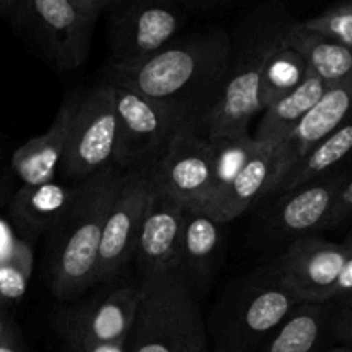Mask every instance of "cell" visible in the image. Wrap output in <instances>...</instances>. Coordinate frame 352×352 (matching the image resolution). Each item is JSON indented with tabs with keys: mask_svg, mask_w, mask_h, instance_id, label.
I'll return each mask as SVG.
<instances>
[{
	"mask_svg": "<svg viewBox=\"0 0 352 352\" xmlns=\"http://www.w3.org/2000/svg\"><path fill=\"white\" fill-rule=\"evenodd\" d=\"M229 60V33L213 30L174 40L133 64L110 65L107 81L160 103L201 134L222 93Z\"/></svg>",
	"mask_w": 352,
	"mask_h": 352,
	"instance_id": "1",
	"label": "cell"
},
{
	"mask_svg": "<svg viewBox=\"0 0 352 352\" xmlns=\"http://www.w3.org/2000/svg\"><path fill=\"white\" fill-rule=\"evenodd\" d=\"M292 23L282 3H265L237 24L230 36V60L222 93L201 131L206 140L250 133L251 120L263 113L260 103L263 69Z\"/></svg>",
	"mask_w": 352,
	"mask_h": 352,
	"instance_id": "2",
	"label": "cell"
},
{
	"mask_svg": "<svg viewBox=\"0 0 352 352\" xmlns=\"http://www.w3.org/2000/svg\"><path fill=\"white\" fill-rule=\"evenodd\" d=\"M122 177L124 172L110 165L79 182L71 210L52 232V291L62 301L95 285L107 213Z\"/></svg>",
	"mask_w": 352,
	"mask_h": 352,
	"instance_id": "3",
	"label": "cell"
},
{
	"mask_svg": "<svg viewBox=\"0 0 352 352\" xmlns=\"http://www.w3.org/2000/svg\"><path fill=\"white\" fill-rule=\"evenodd\" d=\"M206 344L201 311L179 267L144 275L126 352H203Z\"/></svg>",
	"mask_w": 352,
	"mask_h": 352,
	"instance_id": "4",
	"label": "cell"
},
{
	"mask_svg": "<svg viewBox=\"0 0 352 352\" xmlns=\"http://www.w3.org/2000/svg\"><path fill=\"white\" fill-rule=\"evenodd\" d=\"M112 0H10L3 14L14 30L57 71L88 60L96 24Z\"/></svg>",
	"mask_w": 352,
	"mask_h": 352,
	"instance_id": "5",
	"label": "cell"
},
{
	"mask_svg": "<svg viewBox=\"0 0 352 352\" xmlns=\"http://www.w3.org/2000/svg\"><path fill=\"white\" fill-rule=\"evenodd\" d=\"M113 88L117 136L112 165L124 174L153 172L186 126L160 103L122 86Z\"/></svg>",
	"mask_w": 352,
	"mask_h": 352,
	"instance_id": "6",
	"label": "cell"
},
{
	"mask_svg": "<svg viewBox=\"0 0 352 352\" xmlns=\"http://www.w3.org/2000/svg\"><path fill=\"white\" fill-rule=\"evenodd\" d=\"M117 136L116 88L105 81L74 96L71 126L60 172L65 182L79 184L113 160Z\"/></svg>",
	"mask_w": 352,
	"mask_h": 352,
	"instance_id": "7",
	"label": "cell"
},
{
	"mask_svg": "<svg viewBox=\"0 0 352 352\" xmlns=\"http://www.w3.org/2000/svg\"><path fill=\"white\" fill-rule=\"evenodd\" d=\"M107 14L112 65L157 54L179 36L189 16L177 0H112Z\"/></svg>",
	"mask_w": 352,
	"mask_h": 352,
	"instance_id": "8",
	"label": "cell"
},
{
	"mask_svg": "<svg viewBox=\"0 0 352 352\" xmlns=\"http://www.w3.org/2000/svg\"><path fill=\"white\" fill-rule=\"evenodd\" d=\"M299 305L275 268L261 275L241 291L230 323L220 333V352H258Z\"/></svg>",
	"mask_w": 352,
	"mask_h": 352,
	"instance_id": "9",
	"label": "cell"
},
{
	"mask_svg": "<svg viewBox=\"0 0 352 352\" xmlns=\"http://www.w3.org/2000/svg\"><path fill=\"white\" fill-rule=\"evenodd\" d=\"M153 191V172L124 174L107 213L95 284L116 278L134 258L141 220Z\"/></svg>",
	"mask_w": 352,
	"mask_h": 352,
	"instance_id": "10",
	"label": "cell"
},
{
	"mask_svg": "<svg viewBox=\"0 0 352 352\" xmlns=\"http://www.w3.org/2000/svg\"><path fill=\"white\" fill-rule=\"evenodd\" d=\"M140 302V285L124 284L82 305L65 308L57 329L65 347H91L124 342L133 327Z\"/></svg>",
	"mask_w": 352,
	"mask_h": 352,
	"instance_id": "11",
	"label": "cell"
},
{
	"mask_svg": "<svg viewBox=\"0 0 352 352\" xmlns=\"http://www.w3.org/2000/svg\"><path fill=\"white\" fill-rule=\"evenodd\" d=\"M347 256L349 246L346 243L305 236L287 248L275 270L299 302L327 305L333 301V289Z\"/></svg>",
	"mask_w": 352,
	"mask_h": 352,
	"instance_id": "12",
	"label": "cell"
},
{
	"mask_svg": "<svg viewBox=\"0 0 352 352\" xmlns=\"http://www.w3.org/2000/svg\"><path fill=\"white\" fill-rule=\"evenodd\" d=\"M352 119V74L329 86L325 95L275 148L274 177L268 195H277L289 172L329 134Z\"/></svg>",
	"mask_w": 352,
	"mask_h": 352,
	"instance_id": "13",
	"label": "cell"
},
{
	"mask_svg": "<svg viewBox=\"0 0 352 352\" xmlns=\"http://www.w3.org/2000/svg\"><path fill=\"white\" fill-rule=\"evenodd\" d=\"M155 188L189 210H201L212 192L210 143L195 129L179 131L167 155L153 170Z\"/></svg>",
	"mask_w": 352,
	"mask_h": 352,
	"instance_id": "14",
	"label": "cell"
},
{
	"mask_svg": "<svg viewBox=\"0 0 352 352\" xmlns=\"http://www.w3.org/2000/svg\"><path fill=\"white\" fill-rule=\"evenodd\" d=\"M188 210L182 203L164 195L157 188L151 192L134 251L138 268L143 277L153 272L177 267L182 227Z\"/></svg>",
	"mask_w": 352,
	"mask_h": 352,
	"instance_id": "15",
	"label": "cell"
},
{
	"mask_svg": "<svg viewBox=\"0 0 352 352\" xmlns=\"http://www.w3.org/2000/svg\"><path fill=\"white\" fill-rule=\"evenodd\" d=\"M349 175L336 172L330 177L284 192L275 205L274 229L282 237H305L323 229L329 213Z\"/></svg>",
	"mask_w": 352,
	"mask_h": 352,
	"instance_id": "16",
	"label": "cell"
},
{
	"mask_svg": "<svg viewBox=\"0 0 352 352\" xmlns=\"http://www.w3.org/2000/svg\"><path fill=\"white\" fill-rule=\"evenodd\" d=\"M275 148L260 143L236 179L203 205V212L215 222L227 223L243 215L258 199L267 198L274 177Z\"/></svg>",
	"mask_w": 352,
	"mask_h": 352,
	"instance_id": "17",
	"label": "cell"
},
{
	"mask_svg": "<svg viewBox=\"0 0 352 352\" xmlns=\"http://www.w3.org/2000/svg\"><path fill=\"white\" fill-rule=\"evenodd\" d=\"M72 107H74V96L64 102L52 126L45 133L31 138L14 151L10 165L23 186H36L55 181V175L64 158Z\"/></svg>",
	"mask_w": 352,
	"mask_h": 352,
	"instance_id": "18",
	"label": "cell"
},
{
	"mask_svg": "<svg viewBox=\"0 0 352 352\" xmlns=\"http://www.w3.org/2000/svg\"><path fill=\"white\" fill-rule=\"evenodd\" d=\"M78 184L50 181L36 186H23L14 196V220L30 234L54 232L74 203Z\"/></svg>",
	"mask_w": 352,
	"mask_h": 352,
	"instance_id": "19",
	"label": "cell"
},
{
	"mask_svg": "<svg viewBox=\"0 0 352 352\" xmlns=\"http://www.w3.org/2000/svg\"><path fill=\"white\" fill-rule=\"evenodd\" d=\"M282 45L298 52L306 62L308 74L316 76L327 85L352 74V48L308 30L302 23H292L285 30Z\"/></svg>",
	"mask_w": 352,
	"mask_h": 352,
	"instance_id": "20",
	"label": "cell"
},
{
	"mask_svg": "<svg viewBox=\"0 0 352 352\" xmlns=\"http://www.w3.org/2000/svg\"><path fill=\"white\" fill-rule=\"evenodd\" d=\"M329 86L330 85H327L316 76H306L305 81L291 95L265 110L253 136L254 140L258 143L278 146L308 116L309 110L320 102Z\"/></svg>",
	"mask_w": 352,
	"mask_h": 352,
	"instance_id": "21",
	"label": "cell"
},
{
	"mask_svg": "<svg viewBox=\"0 0 352 352\" xmlns=\"http://www.w3.org/2000/svg\"><path fill=\"white\" fill-rule=\"evenodd\" d=\"M352 155V119L320 141L280 184L278 192L292 191L333 175V170Z\"/></svg>",
	"mask_w": 352,
	"mask_h": 352,
	"instance_id": "22",
	"label": "cell"
},
{
	"mask_svg": "<svg viewBox=\"0 0 352 352\" xmlns=\"http://www.w3.org/2000/svg\"><path fill=\"white\" fill-rule=\"evenodd\" d=\"M222 246V223L215 222L203 210H188L182 227L177 267L188 278L201 277L215 260Z\"/></svg>",
	"mask_w": 352,
	"mask_h": 352,
	"instance_id": "23",
	"label": "cell"
},
{
	"mask_svg": "<svg viewBox=\"0 0 352 352\" xmlns=\"http://www.w3.org/2000/svg\"><path fill=\"white\" fill-rule=\"evenodd\" d=\"M330 313L327 305L301 302L258 352H316Z\"/></svg>",
	"mask_w": 352,
	"mask_h": 352,
	"instance_id": "24",
	"label": "cell"
},
{
	"mask_svg": "<svg viewBox=\"0 0 352 352\" xmlns=\"http://www.w3.org/2000/svg\"><path fill=\"white\" fill-rule=\"evenodd\" d=\"M306 76L308 67L301 55L282 43L278 45L268 57L261 76L260 103L263 112L268 107L291 95L305 81Z\"/></svg>",
	"mask_w": 352,
	"mask_h": 352,
	"instance_id": "25",
	"label": "cell"
},
{
	"mask_svg": "<svg viewBox=\"0 0 352 352\" xmlns=\"http://www.w3.org/2000/svg\"><path fill=\"white\" fill-rule=\"evenodd\" d=\"M210 158H212V192L208 199L230 184L250 162L256 148L260 146L250 133L227 134V136L208 140ZM206 199V201H208Z\"/></svg>",
	"mask_w": 352,
	"mask_h": 352,
	"instance_id": "26",
	"label": "cell"
},
{
	"mask_svg": "<svg viewBox=\"0 0 352 352\" xmlns=\"http://www.w3.org/2000/svg\"><path fill=\"white\" fill-rule=\"evenodd\" d=\"M33 272V251L30 244L16 239L9 253L0 260V306L10 305L24 298Z\"/></svg>",
	"mask_w": 352,
	"mask_h": 352,
	"instance_id": "27",
	"label": "cell"
},
{
	"mask_svg": "<svg viewBox=\"0 0 352 352\" xmlns=\"http://www.w3.org/2000/svg\"><path fill=\"white\" fill-rule=\"evenodd\" d=\"M308 30L352 48V2H344L302 21Z\"/></svg>",
	"mask_w": 352,
	"mask_h": 352,
	"instance_id": "28",
	"label": "cell"
},
{
	"mask_svg": "<svg viewBox=\"0 0 352 352\" xmlns=\"http://www.w3.org/2000/svg\"><path fill=\"white\" fill-rule=\"evenodd\" d=\"M349 217H352V175L347 179L346 184L342 186V189H340L339 196H337L336 203H333L332 210H330L329 219H327L323 229L339 226V223L346 222Z\"/></svg>",
	"mask_w": 352,
	"mask_h": 352,
	"instance_id": "29",
	"label": "cell"
},
{
	"mask_svg": "<svg viewBox=\"0 0 352 352\" xmlns=\"http://www.w3.org/2000/svg\"><path fill=\"white\" fill-rule=\"evenodd\" d=\"M330 330L342 346H352V306H340L339 311L330 316Z\"/></svg>",
	"mask_w": 352,
	"mask_h": 352,
	"instance_id": "30",
	"label": "cell"
},
{
	"mask_svg": "<svg viewBox=\"0 0 352 352\" xmlns=\"http://www.w3.org/2000/svg\"><path fill=\"white\" fill-rule=\"evenodd\" d=\"M349 246V256H347L346 265L339 275L336 289H333V299H344L352 294V243H346Z\"/></svg>",
	"mask_w": 352,
	"mask_h": 352,
	"instance_id": "31",
	"label": "cell"
},
{
	"mask_svg": "<svg viewBox=\"0 0 352 352\" xmlns=\"http://www.w3.org/2000/svg\"><path fill=\"white\" fill-rule=\"evenodd\" d=\"M65 352H126V340L91 347H65Z\"/></svg>",
	"mask_w": 352,
	"mask_h": 352,
	"instance_id": "32",
	"label": "cell"
},
{
	"mask_svg": "<svg viewBox=\"0 0 352 352\" xmlns=\"http://www.w3.org/2000/svg\"><path fill=\"white\" fill-rule=\"evenodd\" d=\"M14 241H16V237L10 236V232H9V229H7L6 223L0 222V260H2L7 253H9V250L12 248V244H14Z\"/></svg>",
	"mask_w": 352,
	"mask_h": 352,
	"instance_id": "33",
	"label": "cell"
},
{
	"mask_svg": "<svg viewBox=\"0 0 352 352\" xmlns=\"http://www.w3.org/2000/svg\"><path fill=\"white\" fill-rule=\"evenodd\" d=\"M0 352H26L23 337H14V339L0 340Z\"/></svg>",
	"mask_w": 352,
	"mask_h": 352,
	"instance_id": "34",
	"label": "cell"
},
{
	"mask_svg": "<svg viewBox=\"0 0 352 352\" xmlns=\"http://www.w3.org/2000/svg\"><path fill=\"white\" fill-rule=\"evenodd\" d=\"M327 352H352V346H337V347H332V349Z\"/></svg>",
	"mask_w": 352,
	"mask_h": 352,
	"instance_id": "35",
	"label": "cell"
},
{
	"mask_svg": "<svg viewBox=\"0 0 352 352\" xmlns=\"http://www.w3.org/2000/svg\"><path fill=\"white\" fill-rule=\"evenodd\" d=\"M340 306H352V294L347 296V298L340 299Z\"/></svg>",
	"mask_w": 352,
	"mask_h": 352,
	"instance_id": "36",
	"label": "cell"
},
{
	"mask_svg": "<svg viewBox=\"0 0 352 352\" xmlns=\"http://www.w3.org/2000/svg\"><path fill=\"white\" fill-rule=\"evenodd\" d=\"M346 243H352V232L349 234V236H347V239H346Z\"/></svg>",
	"mask_w": 352,
	"mask_h": 352,
	"instance_id": "37",
	"label": "cell"
},
{
	"mask_svg": "<svg viewBox=\"0 0 352 352\" xmlns=\"http://www.w3.org/2000/svg\"><path fill=\"white\" fill-rule=\"evenodd\" d=\"M203 352H212V351H208V349H206V351H203Z\"/></svg>",
	"mask_w": 352,
	"mask_h": 352,
	"instance_id": "38",
	"label": "cell"
}]
</instances>
